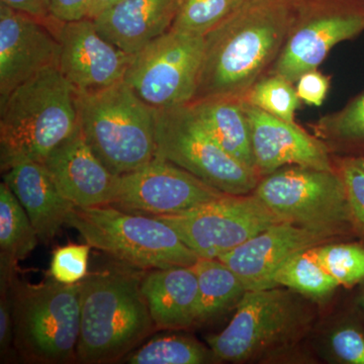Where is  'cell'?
Here are the masks:
<instances>
[{
    "mask_svg": "<svg viewBox=\"0 0 364 364\" xmlns=\"http://www.w3.org/2000/svg\"><path fill=\"white\" fill-rule=\"evenodd\" d=\"M67 225L91 247L136 269L189 267L200 258L166 223L112 205L74 207Z\"/></svg>",
    "mask_w": 364,
    "mask_h": 364,
    "instance_id": "6",
    "label": "cell"
},
{
    "mask_svg": "<svg viewBox=\"0 0 364 364\" xmlns=\"http://www.w3.org/2000/svg\"><path fill=\"white\" fill-rule=\"evenodd\" d=\"M296 20L294 0H246L203 36L193 102L243 100L279 57Z\"/></svg>",
    "mask_w": 364,
    "mask_h": 364,
    "instance_id": "1",
    "label": "cell"
},
{
    "mask_svg": "<svg viewBox=\"0 0 364 364\" xmlns=\"http://www.w3.org/2000/svg\"><path fill=\"white\" fill-rule=\"evenodd\" d=\"M340 176L346 189L353 227L364 236V170L354 159L346 160Z\"/></svg>",
    "mask_w": 364,
    "mask_h": 364,
    "instance_id": "32",
    "label": "cell"
},
{
    "mask_svg": "<svg viewBox=\"0 0 364 364\" xmlns=\"http://www.w3.org/2000/svg\"><path fill=\"white\" fill-rule=\"evenodd\" d=\"M198 282V322L215 317L238 305L246 287L233 270L217 258L200 257L191 267Z\"/></svg>",
    "mask_w": 364,
    "mask_h": 364,
    "instance_id": "23",
    "label": "cell"
},
{
    "mask_svg": "<svg viewBox=\"0 0 364 364\" xmlns=\"http://www.w3.org/2000/svg\"><path fill=\"white\" fill-rule=\"evenodd\" d=\"M330 350L335 358L348 364H364V334L355 326L345 325L330 334Z\"/></svg>",
    "mask_w": 364,
    "mask_h": 364,
    "instance_id": "33",
    "label": "cell"
},
{
    "mask_svg": "<svg viewBox=\"0 0 364 364\" xmlns=\"http://www.w3.org/2000/svg\"><path fill=\"white\" fill-rule=\"evenodd\" d=\"M78 127L76 95L58 66L36 74L0 102V165L44 162Z\"/></svg>",
    "mask_w": 364,
    "mask_h": 364,
    "instance_id": "3",
    "label": "cell"
},
{
    "mask_svg": "<svg viewBox=\"0 0 364 364\" xmlns=\"http://www.w3.org/2000/svg\"><path fill=\"white\" fill-rule=\"evenodd\" d=\"M242 102L250 124L254 160L259 176H268L287 165L332 171L329 154L320 141L296 124L273 117L246 100Z\"/></svg>",
    "mask_w": 364,
    "mask_h": 364,
    "instance_id": "18",
    "label": "cell"
},
{
    "mask_svg": "<svg viewBox=\"0 0 364 364\" xmlns=\"http://www.w3.org/2000/svg\"><path fill=\"white\" fill-rule=\"evenodd\" d=\"M246 0H179L170 30L205 36L239 9Z\"/></svg>",
    "mask_w": 364,
    "mask_h": 364,
    "instance_id": "27",
    "label": "cell"
},
{
    "mask_svg": "<svg viewBox=\"0 0 364 364\" xmlns=\"http://www.w3.org/2000/svg\"><path fill=\"white\" fill-rule=\"evenodd\" d=\"M243 100L267 114L294 124V114L299 107V98L293 83L282 76L272 74L260 78L248 91Z\"/></svg>",
    "mask_w": 364,
    "mask_h": 364,
    "instance_id": "28",
    "label": "cell"
},
{
    "mask_svg": "<svg viewBox=\"0 0 364 364\" xmlns=\"http://www.w3.org/2000/svg\"><path fill=\"white\" fill-rule=\"evenodd\" d=\"M315 259L339 286L352 287L364 280V248L356 244L326 243L310 249Z\"/></svg>",
    "mask_w": 364,
    "mask_h": 364,
    "instance_id": "29",
    "label": "cell"
},
{
    "mask_svg": "<svg viewBox=\"0 0 364 364\" xmlns=\"http://www.w3.org/2000/svg\"><path fill=\"white\" fill-rule=\"evenodd\" d=\"M364 31V14L330 11L294 21L273 74L296 82L306 72L315 70L334 46L352 39Z\"/></svg>",
    "mask_w": 364,
    "mask_h": 364,
    "instance_id": "16",
    "label": "cell"
},
{
    "mask_svg": "<svg viewBox=\"0 0 364 364\" xmlns=\"http://www.w3.org/2000/svg\"><path fill=\"white\" fill-rule=\"evenodd\" d=\"M354 161L358 163L359 166L364 170V158H358V159H354Z\"/></svg>",
    "mask_w": 364,
    "mask_h": 364,
    "instance_id": "38",
    "label": "cell"
},
{
    "mask_svg": "<svg viewBox=\"0 0 364 364\" xmlns=\"http://www.w3.org/2000/svg\"><path fill=\"white\" fill-rule=\"evenodd\" d=\"M37 232L6 182L0 183V261L18 264L37 247Z\"/></svg>",
    "mask_w": 364,
    "mask_h": 364,
    "instance_id": "24",
    "label": "cell"
},
{
    "mask_svg": "<svg viewBox=\"0 0 364 364\" xmlns=\"http://www.w3.org/2000/svg\"><path fill=\"white\" fill-rule=\"evenodd\" d=\"M91 246L86 244H67L53 252L52 279L61 284H78L88 274V257Z\"/></svg>",
    "mask_w": 364,
    "mask_h": 364,
    "instance_id": "30",
    "label": "cell"
},
{
    "mask_svg": "<svg viewBox=\"0 0 364 364\" xmlns=\"http://www.w3.org/2000/svg\"><path fill=\"white\" fill-rule=\"evenodd\" d=\"M122 1H124V0H90L87 11H86L85 18L92 20V18H95L98 14L105 11V9H109V7Z\"/></svg>",
    "mask_w": 364,
    "mask_h": 364,
    "instance_id": "37",
    "label": "cell"
},
{
    "mask_svg": "<svg viewBox=\"0 0 364 364\" xmlns=\"http://www.w3.org/2000/svg\"><path fill=\"white\" fill-rule=\"evenodd\" d=\"M205 38L170 30L133 58L124 81L143 102L162 109L193 102Z\"/></svg>",
    "mask_w": 364,
    "mask_h": 364,
    "instance_id": "10",
    "label": "cell"
},
{
    "mask_svg": "<svg viewBox=\"0 0 364 364\" xmlns=\"http://www.w3.org/2000/svg\"><path fill=\"white\" fill-rule=\"evenodd\" d=\"M43 163L60 193L75 207L111 205L114 202L119 176L98 159L79 124Z\"/></svg>",
    "mask_w": 364,
    "mask_h": 364,
    "instance_id": "17",
    "label": "cell"
},
{
    "mask_svg": "<svg viewBox=\"0 0 364 364\" xmlns=\"http://www.w3.org/2000/svg\"><path fill=\"white\" fill-rule=\"evenodd\" d=\"M61 23L0 4V102L36 74L58 66Z\"/></svg>",
    "mask_w": 364,
    "mask_h": 364,
    "instance_id": "13",
    "label": "cell"
},
{
    "mask_svg": "<svg viewBox=\"0 0 364 364\" xmlns=\"http://www.w3.org/2000/svg\"><path fill=\"white\" fill-rule=\"evenodd\" d=\"M320 127L327 135L339 140H364V92L342 111L325 117Z\"/></svg>",
    "mask_w": 364,
    "mask_h": 364,
    "instance_id": "31",
    "label": "cell"
},
{
    "mask_svg": "<svg viewBox=\"0 0 364 364\" xmlns=\"http://www.w3.org/2000/svg\"><path fill=\"white\" fill-rule=\"evenodd\" d=\"M289 289L246 291L231 322L207 337L215 359L244 363L298 341L313 323V313Z\"/></svg>",
    "mask_w": 364,
    "mask_h": 364,
    "instance_id": "7",
    "label": "cell"
},
{
    "mask_svg": "<svg viewBox=\"0 0 364 364\" xmlns=\"http://www.w3.org/2000/svg\"><path fill=\"white\" fill-rule=\"evenodd\" d=\"M253 193L284 222L338 235L353 226L343 179L333 170L282 167Z\"/></svg>",
    "mask_w": 364,
    "mask_h": 364,
    "instance_id": "9",
    "label": "cell"
},
{
    "mask_svg": "<svg viewBox=\"0 0 364 364\" xmlns=\"http://www.w3.org/2000/svg\"><path fill=\"white\" fill-rule=\"evenodd\" d=\"M296 93L305 104L321 107L330 88V78L321 72L311 70L299 76L296 80Z\"/></svg>",
    "mask_w": 364,
    "mask_h": 364,
    "instance_id": "34",
    "label": "cell"
},
{
    "mask_svg": "<svg viewBox=\"0 0 364 364\" xmlns=\"http://www.w3.org/2000/svg\"><path fill=\"white\" fill-rule=\"evenodd\" d=\"M179 0H124L92 18L100 35L134 55L168 32Z\"/></svg>",
    "mask_w": 364,
    "mask_h": 364,
    "instance_id": "20",
    "label": "cell"
},
{
    "mask_svg": "<svg viewBox=\"0 0 364 364\" xmlns=\"http://www.w3.org/2000/svg\"><path fill=\"white\" fill-rule=\"evenodd\" d=\"M131 364H203L217 361L210 347L182 335H165L149 340L126 358Z\"/></svg>",
    "mask_w": 364,
    "mask_h": 364,
    "instance_id": "25",
    "label": "cell"
},
{
    "mask_svg": "<svg viewBox=\"0 0 364 364\" xmlns=\"http://www.w3.org/2000/svg\"><path fill=\"white\" fill-rule=\"evenodd\" d=\"M188 105L205 130L223 149L242 164L256 171L250 124L242 100L220 98L200 100Z\"/></svg>",
    "mask_w": 364,
    "mask_h": 364,
    "instance_id": "22",
    "label": "cell"
},
{
    "mask_svg": "<svg viewBox=\"0 0 364 364\" xmlns=\"http://www.w3.org/2000/svg\"><path fill=\"white\" fill-rule=\"evenodd\" d=\"M135 269L119 262L88 273L79 282V363L119 360L156 329L141 291L143 277Z\"/></svg>",
    "mask_w": 364,
    "mask_h": 364,
    "instance_id": "2",
    "label": "cell"
},
{
    "mask_svg": "<svg viewBox=\"0 0 364 364\" xmlns=\"http://www.w3.org/2000/svg\"><path fill=\"white\" fill-rule=\"evenodd\" d=\"M200 257L218 258L282 221L255 195H226L186 212L153 215Z\"/></svg>",
    "mask_w": 364,
    "mask_h": 364,
    "instance_id": "11",
    "label": "cell"
},
{
    "mask_svg": "<svg viewBox=\"0 0 364 364\" xmlns=\"http://www.w3.org/2000/svg\"><path fill=\"white\" fill-rule=\"evenodd\" d=\"M156 147L157 157L227 195H248L259 183V174L223 149L189 105L157 109Z\"/></svg>",
    "mask_w": 364,
    "mask_h": 364,
    "instance_id": "8",
    "label": "cell"
},
{
    "mask_svg": "<svg viewBox=\"0 0 364 364\" xmlns=\"http://www.w3.org/2000/svg\"><path fill=\"white\" fill-rule=\"evenodd\" d=\"M339 236L289 222H279L223 254L222 261L236 273L247 291L272 289L273 277L289 258L299 252L330 243Z\"/></svg>",
    "mask_w": 364,
    "mask_h": 364,
    "instance_id": "15",
    "label": "cell"
},
{
    "mask_svg": "<svg viewBox=\"0 0 364 364\" xmlns=\"http://www.w3.org/2000/svg\"><path fill=\"white\" fill-rule=\"evenodd\" d=\"M14 346L26 363L77 361L80 332V284L54 279L40 284L11 282Z\"/></svg>",
    "mask_w": 364,
    "mask_h": 364,
    "instance_id": "5",
    "label": "cell"
},
{
    "mask_svg": "<svg viewBox=\"0 0 364 364\" xmlns=\"http://www.w3.org/2000/svg\"><path fill=\"white\" fill-rule=\"evenodd\" d=\"M141 291L156 329H186L198 323V282L191 267L152 269L142 277Z\"/></svg>",
    "mask_w": 364,
    "mask_h": 364,
    "instance_id": "21",
    "label": "cell"
},
{
    "mask_svg": "<svg viewBox=\"0 0 364 364\" xmlns=\"http://www.w3.org/2000/svg\"><path fill=\"white\" fill-rule=\"evenodd\" d=\"M226 195L186 169L156 156L145 166L119 176L111 205L127 212L172 215Z\"/></svg>",
    "mask_w": 364,
    "mask_h": 364,
    "instance_id": "12",
    "label": "cell"
},
{
    "mask_svg": "<svg viewBox=\"0 0 364 364\" xmlns=\"http://www.w3.org/2000/svg\"><path fill=\"white\" fill-rule=\"evenodd\" d=\"M58 68L75 95L97 92L124 80L133 55L105 40L91 18L62 21Z\"/></svg>",
    "mask_w": 364,
    "mask_h": 364,
    "instance_id": "14",
    "label": "cell"
},
{
    "mask_svg": "<svg viewBox=\"0 0 364 364\" xmlns=\"http://www.w3.org/2000/svg\"><path fill=\"white\" fill-rule=\"evenodd\" d=\"M0 4L45 21L57 20L52 16L50 0H0Z\"/></svg>",
    "mask_w": 364,
    "mask_h": 364,
    "instance_id": "36",
    "label": "cell"
},
{
    "mask_svg": "<svg viewBox=\"0 0 364 364\" xmlns=\"http://www.w3.org/2000/svg\"><path fill=\"white\" fill-rule=\"evenodd\" d=\"M1 172L4 181L25 208L39 240L49 243L67 224L75 205L60 193L44 163L18 159Z\"/></svg>",
    "mask_w": 364,
    "mask_h": 364,
    "instance_id": "19",
    "label": "cell"
},
{
    "mask_svg": "<svg viewBox=\"0 0 364 364\" xmlns=\"http://www.w3.org/2000/svg\"><path fill=\"white\" fill-rule=\"evenodd\" d=\"M90 0H50L52 16L61 21L85 18Z\"/></svg>",
    "mask_w": 364,
    "mask_h": 364,
    "instance_id": "35",
    "label": "cell"
},
{
    "mask_svg": "<svg viewBox=\"0 0 364 364\" xmlns=\"http://www.w3.org/2000/svg\"><path fill=\"white\" fill-rule=\"evenodd\" d=\"M359 305H360L361 308L364 310V294L361 296L360 299H359Z\"/></svg>",
    "mask_w": 364,
    "mask_h": 364,
    "instance_id": "39",
    "label": "cell"
},
{
    "mask_svg": "<svg viewBox=\"0 0 364 364\" xmlns=\"http://www.w3.org/2000/svg\"><path fill=\"white\" fill-rule=\"evenodd\" d=\"M273 284L313 299L329 296L340 287L318 264L310 249L289 258L275 273Z\"/></svg>",
    "mask_w": 364,
    "mask_h": 364,
    "instance_id": "26",
    "label": "cell"
},
{
    "mask_svg": "<svg viewBox=\"0 0 364 364\" xmlns=\"http://www.w3.org/2000/svg\"><path fill=\"white\" fill-rule=\"evenodd\" d=\"M78 124L86 142L116 176L156 157L157 109L119 81L97 92L76 95Z\"/></svg>",
    "mask_w": 364,
    "mask_h": 364,
    "instance_id": "4",
    "label": "cell"
}]
</instances>
